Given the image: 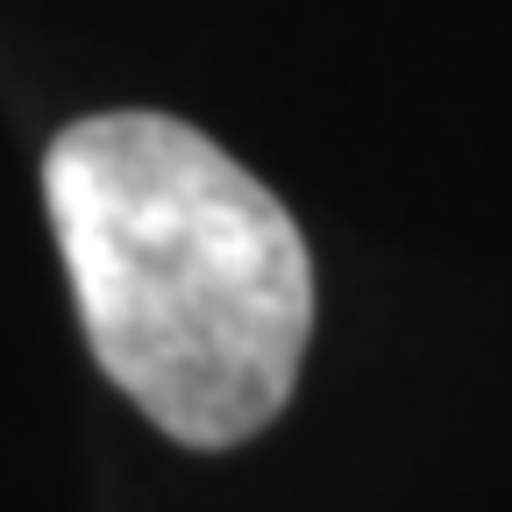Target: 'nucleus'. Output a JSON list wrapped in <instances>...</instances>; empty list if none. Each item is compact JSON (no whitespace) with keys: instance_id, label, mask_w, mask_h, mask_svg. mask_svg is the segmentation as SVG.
<instances>
[{"instance_id":"nucleus-1","label":"nucleus","mask_w":512,"mask_h":512,"mask_svg":"<svg viewBox=\"0 0 512 512\" xmlns=\"http://www.w3.org/2000/svg\"><path fill=\"white\" fill-rule=\"evenodd\" d=\"M100 370L185 448L264 434L313 335V256L264 178L171 114L72 121L43 157Z\"/></svg>"}]
</instances>
